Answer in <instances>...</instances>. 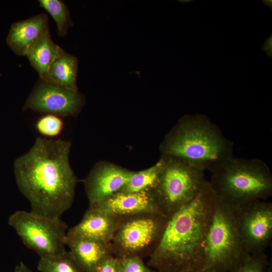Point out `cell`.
I'll use <instances>...</instances> for the list:
<instances>
[{
	"label": "cell",
	"mask_w": 272,
	"mask_h": 272,
	"mask_svg": "<svg viewBox=\"0 0 272 272\" xmlns=\"http://www.w3.org/2000/svg\"><path fill=\"white\" fill-rule=\"evenodd\" d=\"M160 151L213 173L234 157V144L207 115L186 114L165 135Z\"/></svg>",
	"instance_id": "3"
},
{
	"label": "cell",
	"mask_w": 272,
	"mask_h": 272,
	"mask_svg": "<svg viewBox=\"0 0 272 272\" xmlns=\"http://www.w3.org/2000/svg\"><path fill=\"white\" fill-rule=\"evenodd\" d=\"M65 245L85 272H95L103 261L113 256L110 243L66 235Z\"/></svg>",
	"instance_id": "14"
},
{
	"label": "cell",
	"mask_w": 272,
	"mask_h": 272,
	"mask_svg": "<svg viewBox=\"0 0 272 272\" xmlns=\"http://www.w3.org/2000/svg\"><path fill=\"white\" fill-rule=\"evenodd\" d=\"M163 165V159H160L153 166L146 169L134 171L120 192H135L152 187L155 184Z\"/></svg>",
	"instance_id": "18"
},
{
	"label": "cell",
	"mask_w": 272,
	"mask_h": 272,
	"mask_svg": "<svg viewBox=\"0 0 272 272\" xmlns=\"http://www.w3.org/2000/svg\"><path fill=\"white\" fill-rule=\"evenodd\" d=\"M210 185L224 201L238 207L265 200L272 194V175L259 159L233 157L212 173Z\"/></svg>",
	"instance_id": "4"
},
{
	"label": "cell",
	"mask_w": 272,
	"mask_h": 272,
	"mask_svg": "<svg viewBox=\"0 0 272 272\" xmlns=\"http://www.w3.org/2000/svg\"><path fill=\"white\" fill-rule=\"evenodd\" d=\"M122 272H154L146 265L142 257L129 256L119 258Z\"/></svg>",
	"instance_id": "23"
},
{
	"label": "cell",
	"mask_w": 272,
	"mask_h": 272,
	"mask_svg": "<svg viewBox=\"0 0 272 272\" xmlns=\"http://www.w3.org/2000/svg\"><path fill=\"white\" fill-rule=\"evenodd\" d=\"M78 65L77 57L60 47L48 69L47 81L77 91Z\"/></svg>",
	"instance_id": "17"
},
{
	"label": "cell",
	"mask_w": 272,
	"mask_h": 272,
	"mask_svg": "<svg viewBox=\"0 0 272 272\" xmlns=\"http://www.w3.org/2000/svg\"><path fill=\"white\" fill-rule=\"evenodd\" d=\"M163 165L152 187L162 214L169 218L197 195L205 171L178 157L161 155Z\"/></svg>",
	"instance_id": "6"
},
{
	"label": "cell",
	"mask_w": 272,
	"mask_h": 272,
	"mask_svg": "<svg viewBox=\"0 0 272 272\" xmlns=\"http://www.w3.org/2000/svg\"><path fill=\"white\" fill-rule=\"evenodd\" d=\"M9 224L25 246L40 258L55 256L66 251L67 226L60 218L51 219L19 210L10 216Z\"/></svg>",
	"instance_id": "7"
},
{
	"label": "cell",
	"mask_w": 272,
	"mask_h": 272,
	"mask_svg": "<svg viewBox=\"0 0 272 272\" xmlns=\"http://www.w3.org/2000/svg\"><path fill=\"white\" fill-rule=\"evenodd\" d=\"M122 219V218L89 207L80 222L68 229L66 235L110 243Z\"/></svg>",
	"instance_id": "13"
},
{
	"label": "cell",
	"mask_w": 272,
	"mask_h": 272,
	"mask_svg": "<svg viewBox=\"0 0 272 272\" xmlns=\"http://www.w3.org/2000/svg\"><path fill=\"white\" fill-rule=\"evenodd\" d=\"M37 269L40 272H85L67 250L55 256L40 258Z\"/></svg>",
	"instance_id": "19"
},
{
	"label": "cell",
	"mask_w": 272,
	"mask_h": 272,
	"mask_svg": "<svg viewBox=\"0 0 272 272\" xmlns=\"http://www.w3.org/2000/svg\"><path fill=\"white\" fill-rule=\"evenodd\" d=\"M72 143L38 137L14 162L17 185L32 213L59 219L72 207L77 178L69 160Z\"/></svg>",
	"instance_id": "1"
},
{
	"label": "cell",
	"mask_w": 272,
	"mask_h": 272,
	"mask_svg": "<svg viewBox=\"0 0 272 272\" xmlns=\"http://www.w3.org/2000/svg\"><path fill=\"white\" fill-rule=\"evenodd\" d=\"M217 198L206 180L194 199L168 219L148 266L158 272L203 269L206 239Z\"/></svg>",
	"instance_id": "2"
},
{
	"label": "cell",
	"mask_w": 272,
	"mask_h": 272,
	"mask_svg": "<svg viewBox=\"0 0 272 272\" xmlns=\"http://www.w3.org/2000/svg\"><path fill=\"white\" fill-rule=\"evenodd\" d=\"M89 207L122 218L150 213L163 215L152 187L135 192L118 191Z\"/></svg>",
	"instance_id": "12"
},
{
	"label": "cell",
	"mask_w": 272,
	"mask_h": 272,
	"mask_svg": "<svg viewBox=\"0 0 272 272\" xmlns=\"http://www.w3.org/2000/svg\"><path fill=\"white\" fill-rule=\"evenodd\" d=\"M250 254L240 234L236 207L218 196L206 236L203 269L230 272Z\"/></svg>",
	"instance_id": "5"
},
{
	"label": "cell",
	"mask_w": 272,
	"mask_h": 272,
	"mask_svg": "<svg viewBox=\"0 0 272 272\" xmlns=\"http://www.w3.org/2000/svg\"><path fill=\"white\" fill-rule=\"evenodd\" d=\"M186 272H212V271L207 270V269H201L199 270H192V271H186Z\"/></svg>",
	"instance_id": "26"
},
{
	"label": "cell",
	"mask_w": 272,
	"mask_h": 272,
	"mask_svg": "<svg viewBox=\"0 0 272 272\" xmlns=\"http://www.w3.org/2000/svg\"><path fill=\"white\" fill-rule=\"evenodd\" d=\"M39 6L45 10L56 23L58 35L64 37L73 25L67 5L60 0H39Z\"/></svg>",
	"instance_id": "20"
},
{
	"label": "cell",
	"mask_w": 272,
	"mask_h": 272,
	"mask_svg": "<svg viewBox=\"0 0 272 272\" xmlns=\"http://www.w3.org/2000/svg\"><path fill=\"white\" fill-rule=\"evenodd\" d=\"M49 30L47 15H37L13 23L7 37V43L16 54L25 56L29 47Z\"/></svg>",
	"instance_id": "15"
},
{
	"label": "cell",
	"mask_w": 272,
	"mask_h": 272,
	"mask_svg": "<svg viewBox=\"0 0 272 272\" xmlns=\"http://www.w3.org/2000/svg\"><path fill=\"white\" fill-rule=\"evenodd\" d=\"M236 209L239 231L248 251L264 252L272 238V203L257 200Z\"/></svg>",
	"instance_id": "10"
},
{
	"label": "cell",
	"mask_w": 272,
	"mask_h": 272,
	"mask_svg": "<svg viewBox=\"0 0 272 272\" xmlns=\"http://www.w3.org/2000/svg\"><path fill=\"white\" fill-rule=\"evenodd\" d=\"M15 272H33L23 261H20L15 268Z\"/></svg>",
	"instance_id": "25"
},
{
	"label": "cell",
	"mask_w": 272,
	"mask_h": 272,
	"mask_svg": "<svg viewBox=\"0 0 272 272\" xmlns=\"http://www.w3.org/2000/svg\"><path fill=\"white\" fill-rule=\"evenodd\" d=\"M59 47L53 41L49 30L27 49L25 56H27L40 78L47 80L48 69L56 56Z\"/></svg>",
	"instance_id": "16"
},
{
	"label": "cell",
	"mask_w": 272,
	"mask_h": 272,
	"mask_svg": "<svg viewBox=\"0 0 272 272\" xmlns=\"http://www.w3.org/2000/svg\"><path fill=\"white\" fill-rule=\"evenodd\" d=\"M85 103L84 96L52 82L39 78L23 107L32 110L61 117L78 116Z\"/></svg>",
	"instance_id": "9"
},
{
	"label": "cell",
	"mask_w": 272,
	"mask_h": 272,
	"mask_svg": "<svg viewBox=\"0 0 272 272\" xmlns=\"http://www.w3.org/2000/svg\"><path fill=\"white\" fill-rule=\"evenodd\" d=\"M168 218L157 214H144L123 218L110 244L113 256L149 255L157 245Z\"/></svg>",
	"instance_id": "8"
},
{
	"label": "cell",
	"mask_w": 272,
	"mask_h": 272,
	"mask_svg": "<svg viewBox=\"0 0 272 272\" xmlns=\"http://www.w3.org/2000/svg\"><path fill=\"white\" fill-rule=\"evenodd\" d=\"M64 126L62 117L53 114H44L35 123V128L41 137L53 139L60 135Z\"/></svg>",
	"instance_id": "21"
},
{
	"label": "cell",
	"mask_w": 272,
	"mask_h": 272,
	"mask_svg": "<svg viewBox=\"0 0 272 272\" xmlns=\"http://www.w3.org/2000/svg\"><path fill=\"white\" fill-rule=\"evenodd\" d=\"M269 269L267 256L261 252L251 254L230 272H269Z\"/></svg>",
	"instance_id": "22"
},
{
	"label": "cell",
	"mask_w": 272,
	"mask_h": 272,
	"mask_svg": "<svg viewBox=\"0 0 272 272\" xmlns=\"http://www.w3.org/2000/svg\"><path fill=\"white\" fill-rule=\"evenodd\" d=\"M95 272H122L120 258L112 256L105 259Z\"/></svg>",
	"instance_id": "24"
},
{
	"label": "cell",
	"mask_w": 272,
	"mask_h": 272,
	"mask_svg": "<svg viewBox=\"0 0 272 272\" xmlns=\"http://www.w3.org/2000/svg\"><path fill=\"white\" fill-rule=\"evenodd\" d=\"M133 172L107 161L97 163L82 180L89 206L120 191Z\"/></svg>",
	"instance_id": "11"
},
{
	"label": "cell",
	"mask_w": 272,
	"mask_h": 272,
	"mask_svg": "<svg viewBox=\"0 0 272 272\" xmlns=\"http://www.w3.org/2000/svg\"><path fill=\"white\" fill-rule=\"evenodd\" d=\"M154 272H157V271H155V270H154Z\"/></svg>",
	"instance_id": "27"
}]
</instances>
